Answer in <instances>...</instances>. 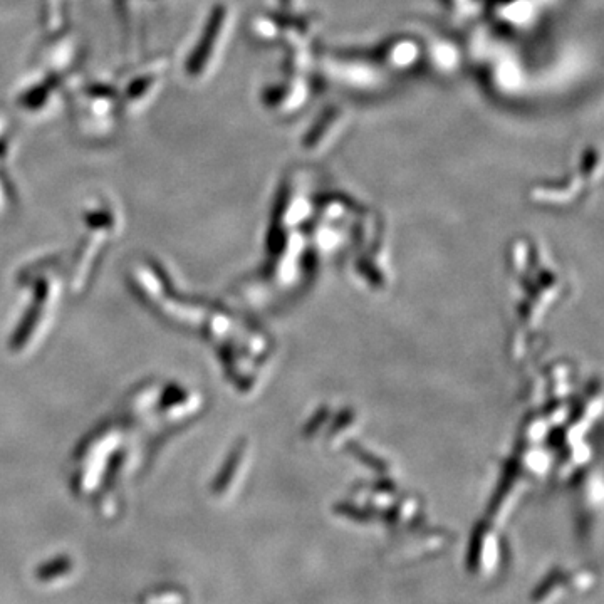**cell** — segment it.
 Listing matches in <instances>:
<instances>
[{
  "label": "cell",
  "mask_w": 604,
  "mask_h": 604,
  "mask_svg": "<svg viewBox=\"0 0 604 604\" xmlns=\"http://www.w3.org/2000/svg\"><path fill=\"white\" fill-rule=\"evenodd\" d=\"M282 2H284L287 7H292V4H294V0H282Z\"/></svg>",
  "instance_id": "3"
},
{
  "label": "cell",
  "mask_w": 604,
  "mask_h": 604,
  "mask_svg": "<svg viewBox=\"0 0 604 604\" xmlns=\"http://www.w3.org/2000/svg\"><path fill=\"white\" fill-rule=\"evenodd\" d=\"M344 116L341 110H331L314 125L313 131L308 133L306 146L308 148H319V146L333 140L334 133H338L343 125Z\"/></svg>",
  "instance_id": "1"
},
{
  "label": "cell",
  "mask_w": 604,
  "mask_h": 604,
  "mask_svg": "<svg viewBox=\"0 0 604 604\" xmlns=\"http://www.w3.org/2000/svg\"><path fill=\"white\" fill-rule=\"evenodd\" d=\"M448 2H452V4H459L460 0H448Z\"/></svg>",
  "instance_id": "4"
},
{
  "label": "cell",
  "mask_w": 604,
  "mask_h": 604,
  "mask_svg": "<svg viewBox=\"0 0 604 604\" xmlns=\"http://www.w3.org/2000/svg\"><path fill=\"white\" fill-rule=\"evenodd\" d=\"M385 61L390 66H408L417 59L418 47L410 41H395L385 47Z\"/></svg>",
  "instance_id": "2"
}]
</instances>
